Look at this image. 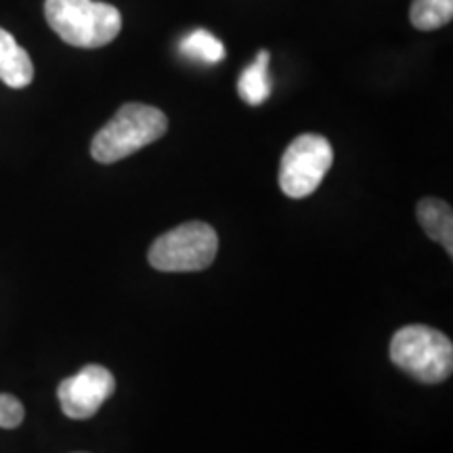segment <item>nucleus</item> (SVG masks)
Segmentation results:
<instances>
[{
  "label": "nucleus",
  "mask_w": 453,
  "mask_h": 453,
  "mask_svg": "<svg viewBox=\"0 0 453 453\" xmlns=\"http://www.w3.org/2000/svg\"><path fill=\"white\" fill-rule=\"evenodd\" d=\"M168 130L166 113L154 105L127 104L116 116L95 134L90 156L101 164L120 162L143 150L145 145L162 139Z\"/></svg>",
  "instance_id": "nucleus-2"
},
{
  "label": "nucleus",
  "mask_w": 453,
  "mask_h": 453,
  "mask_svg": "<svg viewBox=\"0 0 453 453\" xmlns=\"http://www.w3.org/2000/svg\"><path fill=\"white\" fill-rule=\"evenodd\" d=\"M180 53L191 57V59L202 61V64H219L225 59V44L217 36L206 30H196L180 41Z\"/></svg>",
  "instance_id": "nucleus-11"
},
{
  "label": "nucleus",
  "mask_w": 453,
  "mask_h": 453,
  "mask_svg": "<svg viewBox=\"0 0 453 453\" xmlns=\"http://www.w3.org/2000/svg\"><path fill=\"white\" fill-rule=\"evenodd\" d=\"M418 220L430 240L441 243L447 254H453V212L451 206L437 197H424L418 203Z\"/></svg>",
  "instance_id": "nucleus-8"
},
{
  "label": "nucleus",
  "mask_w": 453,
  "mask_h": 453,
  "mask_svg": "<svg viewBox=\"0 0 453 453\" xmlns=\"http://www.w3.org/2000/svg\"><path fill=\"white\" fill-rule=\"evenodd\" d=\"M219 235L202 220L183 223L157 237L150 248V265L164 273H194L214 263Z\"/></svg>",
  "instance_id": "nucleus-4"
},
{
  "label": "nucleus",
  "mask_w": 453,
  "mask_h": 453,
  "mask_svg": "<svg viewBox=\"0 0 453 453\" xmlns=\"http://www.w3.org/2000/svg\"><path fill=\"white\" fill-rule=\"evenodd\" d=\"M269 59H271L269 50H260L257 55V61L242 72L240 82H237V90H240V97L246 101L248 105H260L269 99L271 95Z\"/></svg>",
  "instance_id": "nucleus-9"
},
{
  "label": "nucleus",
  "mask_w": 453,
  "mask_h": 453,
  "mask_svg": "<svg viewBox=\"0 0 453 453\" xmlns=\"http://www.w3.org/2000/svg\"><path fill=\"white\" fill-rule=\"evenodd\" d=\"M44 15L50 30L76 49L105 47L122 30L120 11L97 0H47Z\"/></svg>",
  "instance_id": "nucleus-1"
},
{
  "label": "nucleus",
  "mask_w": 453,
  "mask_h": 453,
  "mask_svg": "<svg viewBox=\"0 0 453 453\" xmlns=\"http://www.w3.org/2000/svg\"><path fill=\"white\" fill-rule=\"evenodd\" d=\"M390 361L416 380L439 384L451 376L453 344L428 326H405L390 340Z\"/></svg>",
  "instance_id": "nucleus-3"
},
{
  "label": "nucleus",
  "mask_w": 453,
  "mask_h": 453,
  "mask_svg": "<svg viewBox=\"0 0 453 453\" xmlns=\"http://www.w3.org/2000/svg\"><path fill=\"white\" fill-rule=\"evenodd\" d=\"M116 390L111 372L104 365H87L73 376L65 378L57 388L61 410L72 420H88Z\"/></svg>",
  "instance_id": "nucleus-6"
},
{
  "label": "nucleus",
  "mask_w": 453,
  "mask_h": 453,
  "mask_svg": "<svg viewBox=\"0 0 453 453\" xmlns=\"http://www.w3.org/2000/svg\"><path fill=\"white\" fill-rule=\"evenodd\" d=\"M334 150L321 134H300L288 145L280 166V185L286 196L300 200L315 194L332 168Z\"/></svg>",
  "instance_id": "nucleus-5"
},
{
  "label": "nucleus",
  "mask_w": 453,
  "mask_h": 453,
  "mask_svg": "<svg viewBox=\"0 0 453 453\" xmlns=\"http://www.w3.org/2000/svg\"><path fill=\"white\" fill-rule=\"evenodd\" d=\"M0 81L9 88H26L34 81V64L13 34L0 27Z\"/></svg>",
  "instance_id": "nucleus-7"
},
{
  "label": "nucleus",
  "mask_w": 453,
  "mask_h": 453,
  "mask_svg": "<svg viewBox=\"0 0 453 453\" xmlns=\"http://www.w3.org/2000/svg\"><path fill=\"white\" fill-rule=\"evenodd\" d=\"M26 418V410L21 401L13 395H0V428H17Z\"/></svg>",
  "instance_id": "nucleus-12"
},
{
  "label": "nucleus",
  "mask_w": 453,
  "mask_h": 453,
  "mask_svg": "<svg viewBox=\"0 0 453 453\" xmlns=\"http://www.w3.org/2000/svg\"><path fill=\"white\" fill-rule=\"evenodd\" d=\"M453 19V0H413L410 21L416 30H439Z\"/></svg>",
  "instance_id": "nucleus-10"
}]
</instances>
